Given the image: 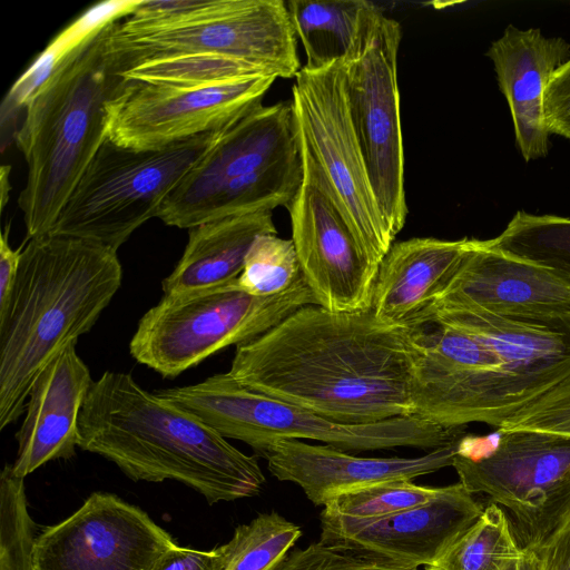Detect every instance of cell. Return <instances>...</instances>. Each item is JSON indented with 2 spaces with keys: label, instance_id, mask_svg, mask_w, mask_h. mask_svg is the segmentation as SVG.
Returning <instances> with one entry per match:
<instances>
[{
  "label": "cell",
  "instance_id": "cell-1",
  "mask_svg": "<svg viewBox=\"0 0 570 570\" xmlns=\"http://www.w3.org/2000/svg\"><path fill=\"white\" fill-rule=\"evenodd\" d=\"M422 352L415 328L384 323L371 308L307 305L237 345L227 373L331 421L367 424L416 416Z\"/></svg>",
  "mask_w": 570,
  "mask_h": 570
},
{
  "label": "cell",
  "instance_id": "cell-2",
  "mask_svg": "<svg viewBox=\"0 0 570 570\" xmlns=\"http://www.w3.org/2000/svg\"><path fill=\"white\" fill-rule=\"evenodd\" d=\"M78 430V448L114 462L131 480L178 481L210 504L255 497L265 483L255 456L129 373L106 371L94 381Z\"/></svg>",
  "mask_w": 570,
  "mask_h": 570
},
{
  "label": "cell",
  "instance_id": "cell-3",
  "mask_svg": "<svg viewBox=\"0 0 570 570\" xmlns=\"http://www.w3.org/2000/svg\"><path fill=\"white\" fill-rule=\"evenodd\" d=\"M121 281L112 248L51 234L29 238L0 308V430L24 413L39 373L92 328Z\"/></svg>",
  "mask_w": 570,
  "mask_h": 570
},
{
  "label": "cell",
  "instance_id": "cell-4",
  "mask_svg": "<svg viewBox=\"0 0 570 570\" xmlns=\"http://www.w3.org/2000/svg\"><path fill=\"white\" fill-rule=\"evenodd\" d=\"M114 21L68 51L24 106L16 142L28 165L18 205L29 238L50 232L107 138L106 105L126 81L109 42Z\"/></svg>",
  "mask_w": 570,
  "mask_h": 570
},
{
  "label": "cell",
  "instance_id": "cell-5",
  "mask_svg": "<svg viewBox=\"0 0 570 570\" xmlns=\"http://www.w3.org/2000/svg\"><path fill=\"white\" fill-rule=\"evenodd\" d=\"M155 393L191 413L225 439L248 444L257 455L277 440H313L344 451L399 446L434 450L460 440L464 426L444 428L417 416L367 424L331 421L309 410L252 391L228 373Z\"/></svg>",
  "mask_w": 570,
  "mask_h": 570
},
{
  "label": "cell",
  "instance_id": "cell-6",
  "mask_svg": "<svg viewBox=\"0 0 570 570\" xmlns=\"http://www.w3.org/2000/svg\"><path fill=\"white\" fill-rule=\"evenodd\" d=\"M291 100L303 180L328 197L379 268L395 236L379 207L350 117L344 61L320 69L302 67Z\"/></svg>",
  "mask_w": 570,
  "mask_h": 570
},
{
  "label": "cell",
  "instance_id": "cell-7",
  "mask_svg": "<svg viewBox=\"0 0 570 570\" xmlns=\"http://www.w3.org/2000/svg\"><path fill=\"white\" fill-rule=\"evenodd\" d=\"M224 130L158 149L129 148L106 138L48 234L118 250L138 227L156 217L167 196Z\"/></svg>",
  "mask_w": 570,
  "mask_h": 570
},
{
  "label": "cell",
  "instance_id": "cell-8",
  "mask_svg": "<svg viewBox=\"0 0 570 570\" xmlns=\"http://www.w3.org/2000/svg\"><path fill=\"white\" fill-rule=\"evenodd\" d=\"M307 305L318 302L303 275L273 296L250 295L235 279L190 296L161 297L139 320L129 351L138 363L174 379L227 346L261 336Z\"/></svg>",
  "mask_w": 570,
  "mask_h": 570
},
{
  "label": "cell",
  "instance_id": "cell-9",
  "mask_svg": "<svg viewBox=\"0 0 570 570\" xmlns=\"http://www.w3.org/2000/svg\"><path fill=\"white\" fill-rule=\"evenodd\" d=\"M116 21L109 42L126 70L141 60L175 56L227 58L276 78H295L302 69L297 37L282 0L203 1L175 23L132 33L118 32Z\"/></svg>",
  "mask_w": 570,
  "mask_h": 570
},
{
  "label": "cell",
  "instance_id": "cell-10",
  "mask_svg": "<svg viewBox=\"0 0 570 570\" xmlns=\"http://www.w3.org/2000/svg\"><path fill=\"white\" fill-rule=\"evenodd\" d=\"M401 37L400 23L367 1L344 60L350 117L379 207L394 236L407 215L397 83Z\"/></svg>",
  "mask_w": 570,
  "mask_h": 570
},
{
  "label": "cell",
  "instance_id": "cell-11",
  "mask_svg": "<svg viewBox=\"0 0 570 570\" xmlns=\"http://www.w3.org/2000/svg\"><path fill=\"white\" fill-rule=\"evenodd\" d=\"M452 466L471 493L510 511L522 548H539L570 515V436L499 430L490 452H458Z\"/></svg>",
  "mask_w": 570,
  "mask_h": 570
},
{
  "label": "cell",
  "instance_id": "cell-12",
  "mask_svg": "<svg viewBox=\"0 0 570 570\" xmlns=\"http://www.w3.org/2000/svg\"><path fill=\"white\" fill-rule=\"evenodd\" d=\"M276 77L262 75L200 86L127 80L106 105V135L120 146L158 149L228 128L262 106Z\"/></svg>",
  "mask_w": 570,
  "mask_h": 570
},
{
  "label": "cell",
  "instance_id": "cell-13",
  "mask_svg": "<svg viewBox=\"0 0 570 570\" xmlns=\"http://www.w3.org/2000/svg\"><path fill=\"white\" fill-rule=\"evenodd\" d=\"M177 543L145 511L95 492L36 538L35 570H151Z\"/></svg>",
  "mask_w": 570,
  "mask_h": 570
},
{
  "label": "cell",
  "instance_id": "cell-14",
  "mask_svg": "<svg viewBox=\"0 0 570 570\" xmlns=\"http://www.w3.org/2000/svg\"><path fill=\"white\" fill-rule=\"evenodd\" d=\"M484 507L460 481L426 504L376 519L321 512L320 541L419 568L432 566L481 517Z\"/></svg>",
  "mask_w": 570,
  "mask_h": 570
},
{
  "label": "cell",
  "instance_id": "cell-15",
  "mask_svg": "<svg viewBox=\"0 0 570 570\" xmlns=\"http://www.w3.org/2000/svg\"><path fill=\"white\" fill-rule=\"evenodd\" d=\"M299 155L292 100L259 106L226 128L159 207L156 217L189 229L225 185Z\"/></svg>",
  "mask_w": 570,
  "mask_h": 570
},
{
  "label": "cell",
  "instance_id": "cell-16",
  "mask_svg": "<svg viewBox=\"0 0 570 570\" xmlns=\"http://www.w3.org/2000/svg\"><path fill=\"white\" fill-rule=\"evenodd\" d=\"M442 307L561 327L570 324V286L540 265L472 238L452 279L424 312Z\"/></svg>",
  "mask_w": 570,
  "mask_h": 570
},
{
  "label": "cell",
  "instance_id": "cell-17",
  "mask_svg": "<svg viewBox=\"0 0 570 570\" xmlns=\"http://www.w3.org/2000/svg\"><path fill=\"white\" fill-rule=\"evenodd\" d=\"M287 208L301 272L318 305L333 312L370 309L379 268L328 197L303 180Z\"/></svg>",
  "mask_w": 570,
  "mask_h": 570
},
{
  "label": "cell",
  "instance_id": "cell-18",
  "mask_svg": "<svg viewBox=\"0 0 570 570\" xmlns=\"http://www.w3.org/2000/svg\"><path fill=\"white\" fill-rule=\"evenodd\" d=\"M462 439L415 458H363L332 445L277 440L259 455L279 481L301 487L315 505L341 494L393 480H413L452 466Z\"/></svg>",
  "mask_w": 570,
  "mask_h": 570
},
{
  "label": "cell",
  "instance_id": "cell-19",
  "mask_svg": "<svg viewBox=\"0 0 570 570\" xmlns=\"http://www.w3.org/2000/svg\"><path fill=\"white\" fill-rule=\"evenodd\" d=\"M94 383L90 370L68 344L37 376L26 405L13 472L26 478L41 465L70 459L79 441L78 422Z\"/></svg>",
  "mask_w": 570,
  "mask_h": 570
},
{
  "label": "cell",
  "instance_id": "cell-20",
  "mask_svg": "<svg viewBox=\"0 0 570 570\" xmlns=\"http://www.w3.org/2000/svg\"><path fill=\"white\" fill-rule=\"evenodd\" d=\"M487 56L509 104L521 155L527 161L546 156L551 132L544 95L556 70L570 58V45L560 37L543 36L538 28L523 30L510 24Z\"/></svg>",
  "mask_w": 570,
  "mask_h": 570
},
{
  "label": "cell",
  "instance_id": "cell-21",
  "mask_svg": "<svg viewBox=\"0 0 570 570\" xmlns=\"http://www.w3.org/2000/svg\"><path fill=\"white\" fill-rule=\"evenodd\" d=\"M470 243L433 237L393 243L379 266L374 315L387 324L411 326L445 289Z\"/></svg>",
  "mask_w": 570,
  "mask_h": 570
},
{
  "label": "cell",
  "instance_id": "cell-22",
  "mask_svg": "<svg viewBox=\"0 0 570 570\" xmlns=\"http://www.w3.org/2000/svg\"><path fill=\"white\" fill-rule=\"evenodd\" d=\"M263 234H276L273 212L234 215L189 228L180 259L161 283L163 297L190 296L234 282Z\"/></svg>",
  "mask_w": 570,
  "mask_h": 570
},
{
  "label": "cell",
  "instance_id": "cell-23",
  "mask_svg": "<svg viewBox=\"0 0 570 570\" xmlns=\"http://www.w3.org/2000/svg\"><path fill=\"white\" fill-rule=\"evenodd\" d=\"M366 0H289L291 22L307 69L344 61L358 35Z\"/></svg>",
  "mask_w": 570,
  "mask_h": 570
},
{
  "label": "cell",
  "instance_id": "cell-24",
  "mask_svg": "<svg viewBox=\"0 0 570 570\" xmlns=\"http://www.w3.org/2000/svg\"><path fill=\"white\" fill-rule=\"evenodd\" d=\"M487 243L549 269L570 286V218L520 210L501 234Z\"/></svg>",
  "mask_w": 570,
  "mask_h": 570
},
{
  "label": "cell",
  "instance_id": "cell-25",
  "mask_svg": "<svg viewBox=\"0 0 570 570\" xmlns=\"http://www.w3.org/2000/svg\"><path fill=\"white\" fill-rule=\"evenodd\" d=\"M511 520L497 503L488 504L430 570H504L522 553Z\"/></svg>",
  "mask_w": 570,
  "mask_h": 570
},
{
  "label": "cell",
  "instance_id": "cell-26",
  "mask_svg": "<svg viewBox=\"0 0 570 570\" xmlns=\"http://www.w3.org/2000/svg\"><path fill=\"white\" fill-rule=\"evenodd\" d=\"M299 537L301 528L281 514H259L235 529L224 570H274Z\"/></svg>",
  "mask_w": 570,
  "mask_h": 570
},
{
  "label": "cell",
  "instance_id": "cell-27",
  "mask_svg": "<svg viewBox=\"0 0 570 570\" xmlns=\"http://www.w3.org/2000/svg\"><path fill=\"white\" fill-rule=\"evenodd\" d=\"M262 75L267 73L248 63L208 56L141 60L122 73L127 80L169 86H200Z\"/></svg>",
  "mask_w": 570,
  "mask_h": 570
},
{
  "label": "cell",
  "instance_id": "cell-28",
  "mask_svg": "<svg viewBox=\"0 0 570 570\" xmlns=\"http://www.w3.org/2000/svg\"><path fill=\"white\" fill-rule=\"evenodd\" d=\"M36 538L24 478L6 464L0 475V570H35Z\"/></svg>",
  "mask_w": 570,
  "mask_h": 570
},
{
  "label": "cell",
  "instance_id": "cell-29",
  "mask_svg": "<svg viewBox=\"0 0 570 570\" xmlns=\"http://www.w3.org/2000/svg\"><path fill=\"white\" fill-rule=\"evenodd\" d=\"M301 276L293 240L263 234L249 248L236 285L250 295L273 296L291 288Z\"/></svg>",
  "mask_w": 570,
  "mask_h": 570
},
{
  "label": "cell",
  "instance_id": "cell-30",
  "mask_svg": "<svg viewBox=\"0 0 570 570\" xmlns=\"http://www.w3.org/2000/svg\"><path fill=\"white\" fill-rule=\"evenodd\" d=\"M440 490L417 485L412 480L386 481L341 494L323 511L351 519H376L426 504Z\"/></svg>",
  "mask_w": 570,
  "mask_h": 570
},
{
  "label": "cell",
  "instance_id": "cell-31",
  "mask_svg": "<svg viewBox=\"0 0 570 570\" xmlns=\"http://www.w3.org/2000/svg\"><path fill=\"white\" fill-rule=\"evenodd\" d=\"M274 570H417L376 557L351 552L321 541L289 551Z\"/></svg>",
  "mask_w": 570,
  "mask_h": 570
},
{
  "label": "cell",
  "instance_id": "cell-32",
  "mask_svg": "<svg viewBox=\"0 0 570 570\" xmlns=\"http://www.w3.org/2000/svg\"><path fill=\"white\" fill-rule=\"evenodd\" d=\"M498 430H532L570 436V379L517 412Z\"/></svg>",
  "mask_w": 570,
  "mask_h": 570
},
{
  "label": "cell",
  "instance_id": "cell-33",
  "mask_svg": "<svg viewBox=\"0 0 570 570\" xmlns=\"http://www.w3.org/2000/svg\"><path fill=\"white\" fill-rule=\"evenodd\" d=\"M544 111L550 132L570 139V58L550 80L544 95Z\"/></svg>",
  "mask_w": 570,
  "mask_h": 570
},
{
  "label": "cell",
  "instance_id": "cell-34",
  "mask_svg": "<svg viewBox=\"0 0 570 570\" xmlns=\"http://www.w3.org/2000/svg\"><path fill=\"white\" fill-rule=\"evenodd\" d=\"M226 543L209 551L178 544L163 554L151 570H224Z\"/></svg>",
  "mask_w": 570,
  "mask_h": 570
},
{
  "label": "cell",
  "instance_id": "cell-35",
  "mask_svg": "<svg viewBox=\"0 0 570 570\" xmlns=\"http://www.w3.org/2000/svg\"><path fill=\"white\" fill-rule=\"evenodd\" d=\"M535 550L542 559L543 570H570V515Z\"/></svg>",
  "mask_w": 570,
  "mask_h": 570
},
{
  "label": "cell",
  "instance_id": "cell-36",
  "mask_svg": "<svg viewBox=\"0 0 570 570\" xmlns=\"http://www.w3.org/2000/svg\"><path fill=\"white\" fill-rule=\"evenodd\" d=\"M9 232L10 226L7 225L1 234L0 240V308H2L14 287L20 261L22 247L19 249H12L9 244Z\"/></svg>",
  "mask_w": 570,
  "mask_h": 570
},
{
  "label": "cell",
  "instance_id": "cell-37",
  "mask_svg": "<svg viewBox=\"0 0 570 570\" xmlns=\"http://www.w3.org/2000/svg\"><path fill=\"white\" fill-rule=\"evenodd\" d=\"M504 570H543L542 559L535 549L527 547Z\"/></svg>",
  "mask_w": 570,
  "mask_h": 570
},
{
  "label": "cell",
  "instance_id": "cell-38",
  "mask_svg": "<svg viewBox=\"0 0 570 570\" xmlns=\"http://www.w3.org/2000/svg\"><path fill=\"white\" fill-rule=\"evenodd\" d=\"M9 175H10V166L3 165L1 167V175H0L1 209L4 208L7 200H8V195H9V190H10Z\"/></svg>",
  "mask_w": 570,
  "mask_h": 570
},
{
  "label": "cell",
  "instance_id": "cell-39",
  "mask_svg": "<svg viewBox=\"0 0 570 570\" xmlns=\"http://www.w3.org/2000/svg\"><path fill=\"white\" fill-rule=\"evenodd\" d=\"M425 570H430V569L425 568Z\"/></svg>",
  "mask_w": 570,
  "mask_h": 570
}]
</instances>
